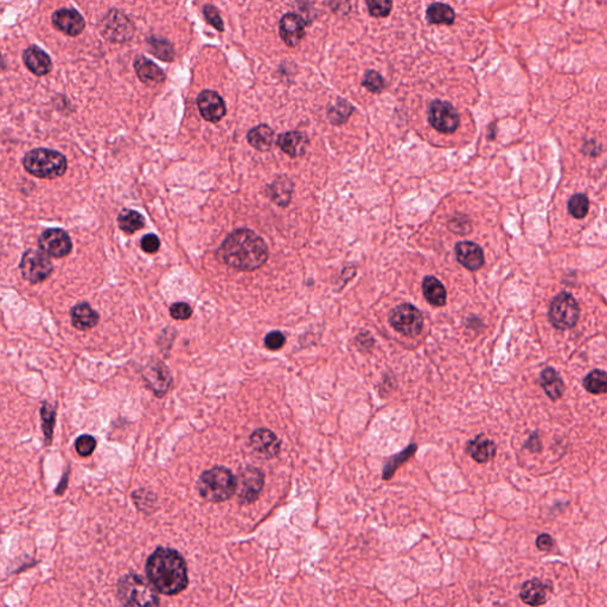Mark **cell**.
I'll return each mask as SVG.
<instances>
[{
    "instance_id": "6da1fadb",
    "label": "cell",
    "mask_w": 607,
    "mask_h": 607,
    "mask_svg": "<svg viewBox=\"0 0 607 607\" xmlns=\"http://www.w3.org/2000/svg\"><path fill=\"white\" fill-rule=\"evenodd\" d=\"M146 576L157 592L178 594L188 586V567L180 551L159 547L146 561Z\"/></svg>"
},
{
    "instance_id": "7a4b0ae2",
    "label": "cell",
    "mask_w": 607,
    "mask_h": 607,
    "mask_svg": "<svg viewBox=\"0 0 607 607\" xmlns=\"http://www.w3.org/2000/svg\"><path fill=\"white\" fill-rule=\"evenodd\" d=\"M217 259L237 271H255L267 261V244L252 230L239 229L221 244Z\"/></svg>"
},
{
    "instance_id": "3957f363",
    "label": "cell",
    "mask_w": 607,
    "mask_h": 607,
    "mask_svg": "<svg viewBox=\"0 0 607 607\" xmlns=\"http://www.w3.org/2000/svg\"><path fill=\"white\" fill-rule=\"evenodd\" d=\"M118 598L124 607H159V597L151 583L136 573H128L118 583Z\"/></svg>"
},
{
    "instance_id": "277c9868",
    "label": "cell",
    "mask_w": 607,
    "mask_h": 607,
    "mask_svg": "<svg viewBox=\"0 0 607 607\" xmlns=\"http://www.w3.org/2000/svg\"><path fill=\"white\" fill-rule=\"evenodd\" d=\"M237 480L230 470L215 466L200 475L197 489L204 500L214 503L223 502L236 494Z\"/></svg>"
},
{
    "instance_id": "5b68a950",
    "label": "cell",
    "mask_w": 607,
    "mask_h": 607,
    "mask_svg": "<svg viewBox=\"0 0 607 607\" xmlns=\"http://www.w3.org/2000/svg\"><path fill=\"white\" fill-rule=\"evenodd\" d=\"M25 170L32 176L55 180L67 171V159L60 152L37 148L29 152L23 159Z\"/></svg>"
},
{
    "instance_id": "8992f818",
    "label": "cell",
    "mask_w": 607,
    "mask_h": 607,
    "mask_svg": "<svg viewBox=\"0 0 607 607\" xmlns=\"http://www.w3.org/2000/svg\"><path fill=\"white\" fill-rule=\"evenodd\" d=\"M548 317L554 328L569 330L574 328L579 320V304L571 293L561 292L551 299Z\"/></svg>"
},
{
    "instance_id": "52a82bcc",
    "label": "cell",
    "mask_w": 607,
    "mask_h": 607,
    "mask_svg": "<svg viewBox=\"0 0 607 607\" xmlns=\"http://www.w3.org/2000/svg\"><path fill=\"white\" fill-rule=\"evenodd\" d=\"M389 323L394 330L406 337H418L424 328V317L411 304H401L389 313Z\"/></svg>"
},
{
    "instance_id": "ba28073f",
    "label": "cell",
    "mask_w": 607,
    "mask_h": 607,
    "mask_svg": "<svg viewBox=\"0 0 607 607\" xmlns=\"http://www.w3.org/2000/svg\"><path fill=\"white\" fill-rule=\"evenodd\" d=\"M20 273L26 281L31 284H38L48 279L52 273L54 266L52 260L42 251L30 249L24 253L19 265Z\"/></svg>"
},
{
    "instance_id": "9c48e42d",
    "label": "cell",
    "mask_w": 607,
    "mask_h": 607,
    "mask_svg": "<svg viewBox=\"0 0 607 607\" xmlns=\"http://www.w3.org/2000/svg\"><path fill=\"white\" fill-rule=\"evenodd\" d=\"M428 121L440 133H455L460 124V116L448 101H432L428 107Z\"/></svg>"
},
{
    "instance_id": "30bf717a",
    "label": "cell",
    "mask_w": 607,
    "mask_h": 607,
    "mask_svg": "<svg viewBox=\"0 0 607 607\" xmlns=\"http://www.w3.org/2000/svg\"><path fill=\"white\" fill-rule=\"evenodd\" d=\"M101 32L107 40L123 43L132 38L134 26L132 22L118 10H111L101 24Z\"/></svg>"
},
{
    "instance_id": "8fae6325",
    "label": "cell",
    "mask_w": 607,
    "mask_h": 607,
    "mask_svg": "<svg viewBox=\"0 0 607 607\" xmlns=\"http://www.w3.org/2000/svg\"><path fill=\"white\" fill-rule=\"evenodd\" d=\"M265 483L264 472L256 468H249L244 470L240 478L237 480V496L241 504H251L259 498L260 492L262 490Z\"/></svg>"
},
{
    "instance_id": "7c38bea8",
    "label": "cell",
    "mask_w": 607,
    "mask_h": 607,
    "mask_svg": "<svg viewBox=\"0 0 607 607\" xmlns=\"http://www.w3.org/2000/svg\"><path fill=\"white\" fill-rule=\"evenodd\" d=\"M42 252L52 258H64L72 252V244L68 234L62 229H48L38 240Z\"/></svg>"
},
{
    "instance_id": "4fadbf2b",
    "label": "cell",
    "mask_w": 607,
    "mask_h": 607,
    "mask_svg": "<svg viewBox=\"0 0 607 607\" xmlns=\"http://www.w3.org/2000/svg\"><path fill=\"white\" fill-rule=\"evenodd\" d=\"M143 377L148 388L158 396L166 394L168 388L171 386L172 377L170 370L159 361L148 364V367L145 368Z\"/></svg>"
},
{
    "instance_id": "5bb4252c",
    "label": "cell",
    "mask_w": 607,
    "mask_h": 607,
    "mask_svg": "<svg viewBox=\"0 0 607 607\" xmlns=\"http://www.w3.org/2000/svg\"><path fill=\"white\" fill-rule=\"evenodd\" d=\"M280 36L288 47H298L301 43L305 32L306 22L297 13H287L280 20Z\"/></svg>"
},
{
    "instance_id": "9a60e30c",
    "label": "cell",
    "mask_w": 607,
    "mask_h": 607,
    "mask_svg": "<svg viewBox=\"0 0 607 607\" xmlns=\"http://www.w3.org/2000/svg\"><path fill=\"white\" fill-rule=\"evenodd\" d=\"M52 24L68 36H79L86 28L84 17L75 10L61 8L52 15Z\"/></svg>"
},
{
    "instance_id": "2e32d148",
    "label": "cell",
    "mask_w": 607,
    "mask_h": 607,
    "mask_svg": "<svg viewBox=\"0 0 607 607\" xmlns=\"http://www.w3.org/2000/svg\"><path fill=\"white\" fill-rule=\"evenodd\" d=\"M455 256L462 266L468 268V271H478L483 267L485 259H484L483 249L478 244L471 241H462L455 244Z\"/></svg>"
},
{
    "instance_id": "e0dca14e",
    "label": "cell",
    "mask_w": 607,
    "mask_h": 607,
    "mask_svg": "<svg viewBox=\"0 0 607 607\" xmlns=\"http://www.w3.org/2000/svg\"><path fill=\"white\" fill-rule=\"evenodd\" d=\"M198 109L204 119L210 123H217L226 116V104L222 97L212 90H204L197 99Z\"/></svg>"
},
{
    "instance_id": "ac0fdd59",
    "label": "cell",
    "mask_w": 607,
    "mask_h": 607,
    "mask_svg": "<svg viewBox=\"0 0 607 607\" xmlns=\"http://www.w3.org/2000/svg\"><path fill=\"white\" fill-rule=\"evenodd\" d=\"M253 450L262 458H274L279 455L281 443L278 436L269 429H256L251 436Z\"/></svg>"
},
{
    "instance_id": "d6986e66",
    "label": "cell",
    "mask_w": 607,
    "mask_h": 607,
    "mask_svg": "<svg viewBox=\"0 0 607 607\" xmlns=\"http://www.w3.org/2000/svg\"><path fill=\"white\" fill-rule=\"evenodd\" d=\"M465 451L477 463L484 464L495 458L497 446L491 439L480 434L468 441Z\"/></svg>"
},
{
    "instance_id": "ffe728a7",
    "label": "cell",
    "mask_w": 607,
    "mask_h": 607,
    "mask_svg": "<svg viewBox=\"0 0 607 607\" xmlns=\"http://www.w3.org/2000/svg\"><path fill=\"white\" fill-rule=\"evenodd\" d=\"M134 69H136V75L139 77L140 81L143 84H148L150 87H155L157 84L164 82V72L156 63H153L151 60H148L146 57H136V61H134Z\"/></svg>"
},
{
    "instance_id": "44dd1931",
    "label": "cell",
    "mask_w": 607,
    "mask_h": 607,
    "mask_svg": "<svg viewBox=\"0 0 607 607\" xmlns=\"http://www.w3.org/2000/svg\"><path fill=\"white\" fill-rule=\"evenodd\" d=\"M547 585H544L541 580H528L521 588L519 598L529 606H541L547 601Z\"/></svg>"
},
{
    "instance_id": "7402d4cb",
    "label": "cell",
    "mask_w": 607,
    "mask_h": 607,
    "mask_svg": "<svg viewBox=\"0 0 607 607\" xmlns=\"http://www.w3.org/2000/svg\"><path fill=\"white\" fill-rule=\"evenodd\" d=\"M23 60L29 70L37 76L47 75L52 68L48 54L37 47L26 49L23 54Z\"/></svg>"
},
{
    "instance_id": "603a6c76",
    "label": "cell",
    "mask_w": 607,
    "mask_h": 607,
    "mask_svg": "<svg viewBox=\"0 0 607 607\" xmlns=\"http://www.w3.org/2000/svg\"><path fill=\"white\" fill-rule=\"evenodd\" d=\"M278 145L290 157L303 156L308 146V138L301 132L283 133L278 138Z\"/></svg>"
},
{
    "instance_id": "cb8c5ba5",
    "label": "cell",
    "mask_w": 607,
    "mask_h": 607,
    "mask_svg": "<svg viewBox=\"0 0 607 607\" xmlns=\"http://www.w3.org/2000/svg\"><path fill=\"white\" fill-rule=\"evenodd\" d=\"M539 384H541L544 393L547 394L548 397L553 401L562 397L565 388H566L559 372L551 367L546 368L542 370L541 375H539Z\"/></svg>"
},
{
    "instance_id": "d4e9b609",
    "label": "cell",
    "mask_w": 607,
    "mask_h": 607,
    "mask_svg": "<svg viewBox=\"0 0 607 607\" xmlns=\"http://www.w3.org/2000/svg\"><path fill=\"white\" fill-rule=\"evenodd\" d=\"M72 323L77 330H89L94 328L99 322L97 312L93 310L88 303L75 305L70 312Z\"/></svg>"
},
{
    "instance_id": "484cf974",
    "label": "cell",
    "mask_w": 607,
    "mask_h": 607,
    "mask_svg": "<svg viewBox=\"0 0 607 607\" xmlns=\"http://www.w3.org/2000/svg\"><path fill=\"white\" fill-rule=\"evenodd\" d=\"M423 293L425 299L433 306L441 308L443 305H446L448 292L443 283L439 279H436V276H425L423 281Z\"/></svg>"
},
{
    "instance_id": "4316f807",
    "label": "cell",
    "mask_w": 607,
    "mask_h": 607,
    "mask_svg": "<svg viewBox=\"0 0 607 607\" xmlns=\"http://www.w3.org/2000/svg\"><path fill=\"white\" fill-rule=\"evenodd\" d=\"M247 139L248 143L258 151H269L274 140V132L267 125H259L249 131Z\"/></svg>"
},
{
    "instance_id": "83f0119b",
    "label": "cell",
    "mask_w": 607,
    "mask_h": 607,
    "mask_svg": "<svg viewBox=\"0 0 607 607\" xmlns=\"http://www.w3.org/2000/svg\"><path fill=\"white\" fill-rule=\"evenodd\" d=\"M426 18L431 24H453L455 13L450 5L433 3L426 11Z\"/></svg>"
},
{
    "instance_id": "f1b7e54d",
    "label": "cell",
    "mask_w": 607,
    "mask_h": 607,
    "mask_svg": "<svg viewBox=\"0 0 607 607\" xmlns=\"http://www.w3.org/2000/svg\"><path fill=\"white\" fill-rule=\"evenodd\" d=\"M416 448H418V446H416V443H411V445H408L407 448H404V451L400 452L397 455H393L392 458H389L386 465H384V473H382L384 480H392L393 475H395L396 470L401 465L407 463L408 460L411 459V457L416 455Z\"/></svg>"
},
{
    "instance_id": "f546056e",
    "label": "cell",
    "mask_w": 607,
    "mask_h": 607,
    "mask_svg": "<svg viewBox=\"0 0 607 607\" xmlns=\"http://www.w3.org/2000/svg\"><path fill=\"white\" fill-rule=\"evenodd\" d=\"M292 190H293V183L291 180L281 177L269 187L268 194L278 205L286 207L291 200Z\"/></svg>"
},
{
    "instance_id": "4dcf8cb0",
    "label": "cell",
    "mask_w": 607,
    "mask_h": 607,
    "mask_svg": "<svg viewBox=\"0 0 607 607\" xmlns=\"http://www.w3.org/2000/svg\"><path fill=\"white\" fill-rule=\"evenodd\" d=\"M118 222H119L121 230L126 234H133V232H138L140 229H143L145 226L144 217L140 215L139 212L128 210V209H125L120 212V215L118 217Z\"/></svg>"
},
{
    "instance_id": "1f68e13d",
    "label": "cell",
    "mask_w": 607,
    "mask_h": 607,
    "mask_svg": "<svg viewBox=\"0 0 607 607\" xmlns=\"http://www.w3.org/2000/svg\"><path fill=\"white\" fill-rule=\"evenodd\" d=\"M583 387L591 394L599 395V394H606L607 392V379L606 372L600 369H595L593 372H590L585 379H583Z\"/></svg>"
},
{
    "instance_id": "d6a6232c",
    "label": "cell",
    "mask_w": 607,
    "mask_h": 607,
    "mask_svg": "<svg viewBox=\"0 0 607 607\" xmlns=\"http://www.w3.org/2000/svg\"><path fill=\"white\" fill-rule=\"evenodd\" d=\"M148 42L152 54L158 57L159 60L165 61V62H171L173 60L175 50L168 40L160 38V37H151V38H148Z\"/></svg>"
},
{
    "instance_id": "836d02e7",
    "label": "cell",
    "mask_w": 607,
    "mask_h": 607,
    "mask_svg": "<svg viewBox=\"0 0 607 607\" xmlns=\"http://www.w3.org/2000/svg\"><path fill=\"white\" fill-rule=\"evenodd\" d=\"M568 212L576 219H583L588 214L590 200L583 194H576L569 198L567 204Z\"/></svg>"
},
{
    "instance_id": "e575fe53",
    "label": "cell",
    "mask_w": 607,
    "mask_h": 607,
    "mask_svg": "<svg viewBox=\"0 0 607 607\" xmlns=\"http://www.w3.org/2000/svg\"><path fill=\"white\" fill-rule=\"evenodd\" d=\"M352 112H354V107L352 104L347 101L340 100L329 109L328 116L332 124L340 125L348 120Z\"/></svg>"
},
{
    "instance_id": "d590c367",
    "label": "cell",
    "mask_w": 607,
    "mask_h": 607,
    "mask_svg": "<svg viewBox=\"0 0 607 607\" xmlns=\"http://www.w3.org/2000/svg\"><path fill=\"white\" fill-rule=\"evenodd\" d=\"M362 84H363V87H365L369 92L372 93L382 92L384 87H386L384 77L379 75V72H375V70H368V72L364 74Z\"/></svg>"
},
{
    "instance_id": "8d00e7d4",
    "label": "cell",
    "mask_w": 607,
    "mask_h": 607,
    "mask_svg": "<svg viewBox=\"0 0 607 607\" xmlns=\"http://www.w3.org/2000/svg\"><path fill=\"white\" fill-rule=\"evenodd\" d=\"M367 6L369 13L372 17L384 18V17H387L391 13V11H392L393 1H389V0H382V1L370 0V1H367Z\"/></svg>"
},
{
    "instance_id": "74e56055",
    "label": "cell",
    "mask_w": 607,
    "mask_h": 607,
    "mask_svg": "<svg viewBox=\"0 0 607 607\" xmlns=\"http://www.w3.org/2000/svg\"><path fill=\"white\" fill-rule=\"evenodd\" d=\"M40 413H42L43 429H45L47 440H52V431H54V426H55V418H56L55 409L50 404H43V407L40 409Z\"/></svg>"
},
{
    "instance_id": "f35d334b",
    "label": "cell",
    "mask_w": 607,
    "mask_h": 607,
    "mask_svg": "<svg viewBox=\"0 0 607 607\" xmlns=\"http://www.w3.org/2000/svg\"><path fill=\"white\" fill-rule=\"evenodd\" d=\"M96 448V440L92 436L84 434L76 439V452L82 457H88L92 455Z\"/></svg>"
},
{
    "instance_id": "ab89813d",
    "label": "cell",
    "mask_w": 607,
    "mask_h": 607,
    "mask_svg": "<svg viewBox=\"0 0 607 607\" xmlns=\"http://www.w3.org/2000/svg\"><path fill=\"white\" fill-rule=\"evenodd\" d=\"M203 13L205 18H207V20H208L209 24L212 25V26L217 29L219 31H223V22L221 19L220 13H219V11H217V8H216L215 6H212V5H205L203 8Z\"/></svg>"
},
{
    "instance_id": "60d3db41",
    "label": "cell",
    "mask_w": 607,
    "mask_h": 607,
    "mask_svg": "<svg viewBox=\"0 0 607 607\" xmlns=\"http://www.w3.org/2000/svg\"><path fill=\"white\" fill-rule=\"evenodd\" d=\"M171 316L177 320H189L192 315V308L190 305L185 303H176L170 308Z\"/></svg>"
},
{
    "instance_id": "b9f144b4",
    "label": "cell",
    "mask_w": 607,
    "mask_h": 607,
    "mask_svg": "<svg viewBox=\"0 0 607 607\" xmlns=\"http://www.w3.org/2000/svg\"><path fill=\"white\" fill-rule=\"evenodd\" d=\"M285 342H286V338L280 331L271 332L265 338L266 347L271 350H279L280 348L284 347Z\"/></svg>"
},
{
    "instance_id": "7bdbcfd3",
    "label": "cell",
    "mask_w": 607,
    "mask_h": 607,
    "mask_svg": "<svg viewBox=\"0 0 607 607\" xmlns=\"http://www.w3.org/2000/svg\"><path fill=\"white\" fill-rule=\"evenodd\" d=\"M159 247V239L155 234H148V235L144 236L143 240H141V248H143L144 252L153 254V253L158 252Z\"/></svg>"
},
{
    "instance_id": "ee69618b",
    "label": "cell",
    "mask_w": 607,
    "mask_h": 607,
    "mask_svg": "<svg viewBox=\"0 0 607 607\" xmlns=\"http://www.w3.org/2000/svg\"><path fill=\"white\" fill-rule=\"evenodd\" d=\"M536 547L539 551H553V548L555 547V542L551 535L541 534L536 539Z\"/></svg>"
},
{
    "instance_id": "f6af8a7d",
    "label": "cell",
    "mask_w": 607,
    "mask_h": 607,
    "mask_svg": "<svg viewBox=\"0 0 607 607\" xmlns=\"http://www.w3.org/2000/svg\"><path fill=\"white\" fill-rule=\"evenodd\" d=\"M526 448H529L531 452H539V450L542 448V445L539 443V434L537 433L531 434L530 438L528 439L527 443H526Z\"/></svg>"
}]
</instances>
